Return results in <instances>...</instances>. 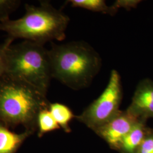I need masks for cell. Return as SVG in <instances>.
Instances as JSON below:
<instances>
[{"instance_id":"2","label":"cell","mask_w":153,"mask_h":153,"mask_svg":"<svg viewBox=\"0 0 153 153\" xmlns=\"http://www.w3.org/2000/svg\"><path fill=\"white\" fill-rule=\"evenodd\" d=\"M48 53L52 78L73 90L88 88L102 67L97 52L82 41L52 43Z\"/></svg>"},{"instance_id":"9","label":"cell","mask_w":153,"mask_h":153,"mask_svg":"<svg viewBox=\"0 0 153 153\" xmlns=\"http://www.w3.org/2000/svg\"><path fill=\"white\" fill-rule=\"evenodd\" d=\"M32 133L25 131L17 134L0 123V153H16L22 143Z\"/></svg>"},{"instance_id":"7","label":"cell","mask_w":153,"mask_h":153,"mask_svg":"<svg viewBox=\"0 0 153 153\" xmlns=\"http://www.w3.org/2000/svg\"><path fill=\"white\" fill-rule=\"evenodd\" d=\"M139 120L153 118V81L144 79L139 82L131 103L126 109Z\"/></svg>"},{"instance_id":"16","label":"cell","mask_w":153,"mask_h":153,"mask_svg":"<svg viewBox=\"0 0 153 153\" xmlns=\"http://www.w3.org/2000/svg\"><path fill=\"white\" fill-rule=\"evenodd\" d=\"M141 2L139 0H117L112 5L116 10L119 8H124L126 10H130L135 8Z\"/></svg>"},{"instance_id":"4","label":"cell","mask_w":153,"mask_h":153,"mask_svg":"<svg viewBox=\"0 0 153 153\" xmlns=\"http://www.w3.org/2000/svg\"><path fill=\"white\" fill-rule=\"evenodd\" d=\"M5 74L26 82L47 95L52 79L48 50L44 45L23 40L6 52Z\"/></svg>"},{"instance_id":"12","label":"cell","mask_w":153,"mask_h":153,"mask_svg":"<svg viewBox=\"0 0 153 153\" xmlns=\"http://www.w3.org/2000/svg\"><path fill=\"white\" fill-rule=\"evenodd\" d=\"M60 128V126L49 111V108H44L40 112L38 118L39 137H42L47 133Z\"/></svg>"},{"instance_id":"1","label":"cell","mask_w":153,"mask_h":153,"mask_svg":"<svg viewBox=\"0 0 153 153\" xmlns=\"http://www.w3.org/2000/svg\"><path fill=\"white\" fill-rule=\"evenodd\" d=\"M49 104L47 95L32 85L5 74L0 77V123L7 128L22 126L33 134L40 112Z\"/></svg>"},{"instance_id":"11","label":"cell","mask_w":153,"mask_h":153,"mask_svg":"<svg viewBox=\"0 0 153 153\" xmlns=\"http://www.w3.org/2000/svg\"><path fill=\"white\" fill-rule=\"evenodd\" d=\"M68 2L73 7L82 8L111 16L115 15L117 11L112 5H107L104 0H70Z\"/></svg>"},{"instance_id":"3","label":"cell","mask_w":153,"mask_h":153,"mask_svg":"<svg viewBox=\"0 0 153 153\" xmlns=\"http://www.w3.org/2000/svg\"><path fill=\"white\" fill-rule=\"evenodd\" d=\"M26 13L21 18L0 22V31L14 40L22 39L44 45L53 40L62 41L70 21L69 17L47 1L39 6L26 4Z\"/></svg>"},{"instance_id":"14","label":"cell","mask_w":153,"mask_h":153,"mask_svg":"<svg viewBox=\"0 0 153 153\" xmlns=\"http://www.w3.org/2000/svg\"><path fill=\"white\" fill-rule=\"evenodd\" d=\"M14 39L7 37L5 40L0 44V77L5 72L6 52L7 48L12 44Z\"/></svg>"},{"instance_id":"5","label":"cell","mask_w":153,"mask_h":153,"mask_svg":"<svg viewBox=\"0 0 153 153\" xmlns=\"http://www.w3.org/2000/svg\"><path fill=\"white\" fill-rule=\"evenodd\" d=\"M122 98L121 76L114 69L111 72L108 83L103 93L76 118L95 131L119 114Z\"/></svg>"},{"instance_id":"13","label":"cell","mask_w":153,"mask_h":153,"mask_svg":"<svg viewBox=\"0 0 153 153\" xmlns=\"http://www.w3.org/2000/svg\"><path fill=\"white\" fill-rule=\"evenodd\" d=\"M21 4L18 0H0V22L9 19V16Z\"/></svg>"},{"instance_id":"10","label":"cell","mask_w":153,"mask_h":153,"mask_svg":"<svg viewBox=\"0 0 153 153\" xmlns=\"http://www.w3.org/2000/svg\"><path fill=\"white\" fill-rule=\"evenodd\" d=\"M49 110L60 128L66 133L71 131L70 123L76 116L69 107L65 104L54 103L49 104Z\"/></svg>"},{"instance_id":"8","label":"cell","mask_w":153,"mask_h":153,"mask_svg":"<svg viewBox=\"0 0 153 153\" xmlns=\"http://www.w3.org/2000/svg\"><path fill=\"white\" fill-rule=\"evenodd\" d=\"M150 128L146 126V121L139 120L121 143L120 153H138Z\"/></svg>"},{"instance_id":"15","label":"cell","mask_w":153,"mask_h":153,"mask_svg":"<svg viewBox=\"0 0 153 153\" xmlns=\"http://www.w3.org/2000/svg\"><path fill=\"white\" fill-rule=\"evenodd\" d=\"M138 153H153V129H152L150 128Z\"/></svg>"},{"instance_id":"6","label":"cell","mask_w":153,"mask_h":153,"mask_svg":"<svg viewBox=\"0 0 153 153\" xmlns=\"http://www.w3.org/2000/svg\"><path fill=\"white\" fill-rule=\"evenodd\" d=\"M138 120L126 110L120 111L113 119L94 131L110 148L117 151L124 138Z\"/></svg>"}]
</instances>
